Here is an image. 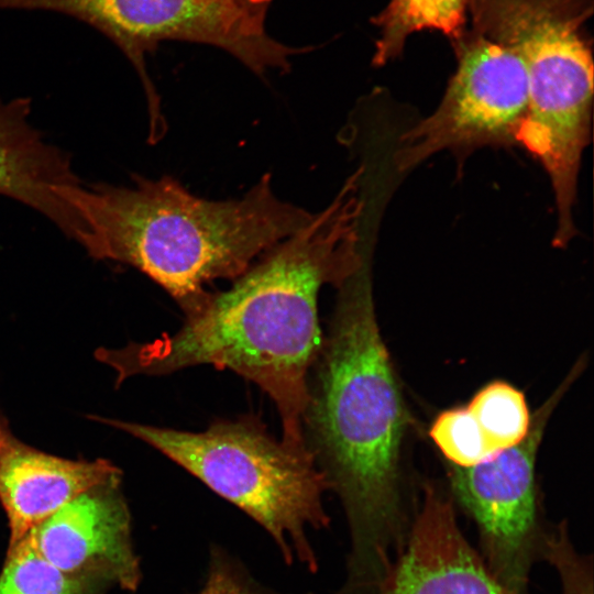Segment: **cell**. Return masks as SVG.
Wrapping results in <instances>:
<instances>
[{
  "mask_svg": "<svg viewBox=\"0 0 594 594\" xmlns=\"http://www.w3.org/2000/svg\"><path fill=\"white\" fill-rule=\"evenodd\" d=\"M361 172L300 230L258 257L233 284L210 292L179 330L96 358L117 372L120 385L133 375H166L196 365L229 369L255 383L274 402L282 440L306 448L302 416L309 374L323 336L318 295L339 287L364 263L360 241Z\"/></svg>",
  "mask_w": 594,
  "mask_h": 594,
  "instance_id": "1",
  "label": "cell"
},
{
  "mask_svg": "<svg viewBox=\"0 0 594 594\" xmlns=\"http://www.w3.org/2000/svg\"><path fill=\"white\" fill-rule=\"evenodd\" d=\"M338 289L308 381L302 436L346 518V575L336 594H375L415 515L403 497L398 463L407 413L365 261Z\"/></svg>",
  "mask_w": 594,
  "mask_h": 594,
  "instance_id": "2",
  "label": "cell"
},
{
  "mask_svg": "<svg viewBox=\"0 0 594 594\" xmlns=\"http://www.w3.org/2000/svg\"><path fill=\"white\" fill-rule=\"evenodd\" d=\"M75 212L76 241L96 260L129 264L164 288L185 316L217 279H235L314 213L275 195L265 174L243 197L208 200L169 176L129 187L80 183L56 189Z\"/></svg>",
  "mask_w": 594,
  "mask_h": 594,
  "instance_id": "3",
  "label": "cell"
},
{
  "mask_svg": "<svg viewBox=\"0 0 594 594\" xmlns=\"http://www.w3.org/2000/svg\"><path fill=\"white\" fill-rule=\"evenodd\" d=\"M152 446L253 518L285 563L318 570L310 532L330 526L323 495L330 484L307 448L271 436L251 416L184 431L99 418Z\"/></svg>",
  "mask_w": 594,
  "mask_h": 594,
  "instance_id": "4",
  "label": "cell"
},
{
  "mask_svg": "<svg viewBox=\"0 0 594 594\" xmlns=\"http://www.w3.org/2000/svg\"><path fill=\"white\" fill-rule=\"evenodd\" d=\"M56 12L72 15L107 35L136 68L144 86L150 120L162 118L160 97L146 73L145 54L163 41H188L220 47L256 74L288 70L289 57L302 50L267 35L265 13L242 0H52Z\"/></svg>",
  "mask_w": 594,
  "mask_h": 594,
  "instance_id": "5",
  "label": "cell"
},
{
  "mask_svg": "<svg viewBox=\"0 0 594 594\" xmlns=\"http://www.w3.org/2000/svg\"><path fill=\"white\" fill-rule=\"evenodd\" d=\"M574 369L535 414L518 444L480 464L450 468L453 496L477 529L480 554L493 575L517 594H527L550 527L542 524L538 506L537 451L552 409L579 374V366Z\"/></svg>",
  "mask_w": 594,
  "mask_h": 594,
  "instance_id": "6",
  "label": "cell"
},
{
  "mask_svg": "<svg viewBox=\"0 0 594 594\" xmlns=\"http://www.w3.org/2000/svg\"><path fill=\"white\" fill-rule=\"evenodd\" d=\"M458 67L437 109L399 138L394 155L406 172L442 150L466 154L512 145L525 118L528 79L520 59L472 32L452 42Z\"/></svg>",
  "mask_w": 594,
  "mask_h": 594,
  "instance_id": "7",
  "label": "cell"
},
{
  "mask_svg": "<svg viewBox=\"0 0 594 594\" xmlns=\"http://www.w3.org/2000/svg\"><path fill=\"white\" fill-rule=\"evenodd\" d=\"M120 474L82 492L25 537L59 570L133 592L141 572Z\"/></svg>",
  "mask_w": 594,
  "mask_h": 594,
  "instance_id": "8",
  "label": "cell"
},
{
  "mask_svg": "<svg viewBox=\"0 0 594 594\" xmlns=\"http://www.w3.org/2000/svg\"><path fill=\"white\" fill-rule=\"evenodd\" d=\"M375 594H517L490 571L460 528L452 501L424 487L407 536Z\"/></svg>",
  "mask_w": 594,
  "mask_h": 594,
  "instance_id": "9",
  "label": "cell"
},
{
  "mask_svg": "<svg viewBox=\"0 0 594 594\" xmlns=\"http://www.w3.org/2000/svg\"><path fill=\"white\" fill-rule=\"evenodd\" d=\"M120 473L107 460L63 459L11 436L0 452V502L10 546L82 492Z\"/></svg>",
  "mask_w": 594,
  "mask_h": 594,
  "instance_id": "10",
  "label": "cell"
},
{
  "mask_svg": "<svg viewBox=\"0 0 594 594\" xmlns=\"http://www.w3.org/2000/svg\"><path fill=\"white\" fill-rule=\"evenodd\" d=\"M470 0H391L374 23L381 35L373 63L386 64L397 57L406 38L422 30L440 31L452 42L464 33Z\"/></svg>",
  "mask_w": 594,
  "mask_h": 594,
  "instance_id": "11",
  "label": "cell"
},
{
  "mask_svg": "<svg viewBox=\"0 0 594 594\" xmlns=\"http://www.w3.org/2000/svg\"><path fill=\"white\" fill-rule=\"evenodd\" d=\"M103 586L59 570L28 537L9 547L0 574V594H101Z\"/></svg>",
  "mask_w": 594,
  "mask_h": 594,
  "instance_id": "12",
  "label": "cell"
},
{
  "mask_svg": "<svg viewBox=\"0 0 594 594\" xmlns=\"http://www.w3.org/2000/svg\"><path fill=\"white\" fill-rule=\"evenodd\" d=\"M468 409L496 452L518 444L530 429L531 418L524 394L505 382L484 386L471 399Z\"/></svg>",
  "mask_w": 594,
  "mask_h": 594,
  "instance_id": "13",
  "label": "cell"
},
{
  "mask_svg": "<svg viewBox=\"0 0 594 594\" xmlns=\"http://www.w3.org/2000/svg\"><path fill=\"white\" fill-rule=\"evenodd\" d=\"M430 437L452 465L460 468L480 464L498 453L468 407L442 411L431 426Z\"/></svg>",
  "mask_w": 594,
  "mask_h": 594,
  "instance_id": "14",
  "label": "cell"
},
{
  "mask_svg": "<svg viewBox=\"0 0 594 594\" xmlns=\"http://www.w3.org/2000/svg\"><path fill=\"white\" fill-rule=\"evenodd\" d=\"M542 559L558 571L562 594H593L592 559L574 549L566 522L549 527Z\"/></svg>",
  "mask_w": 594,
  "mask_h": 594,
  "instance_id": "15",
  "label": "cell"
},
{
  "mask_svg": "<svg viewBox=\"0 0 594 594\" xmlns=\"http://www.w3.org/2000/svg\"><path fill=\"white\" fill-rule=\"evenodd\" d=\"M197 594H284L261 584L241 560L218 544L209 552L205 582ZM316 594V593H306Z\"/></svg>",
  "mask_w": 594,
  "mask_h": 594,
  "instance_id": "16",
  "label": "cell"
},
{
  "mask_svg": "<svg viewBox=\"0 0 594 594\" xmlns=\"http://www.w3.org/2000/svg\"><path fill=\"white\" fill-rule=\"evenodd\" d=\"M248 6L253 8L256 11H260L262 13H266L267 7L272 0H242Z\"/></svg>",
  "mask_w": 594,
  "mask_h": 594,
  "instance_id": "17",
  "label": "cell"
},
{
  "mask_svg": "<svg viewBox=\"0 0 594 594\" xmlns=\"http://www.w3.org/2000/svg\"><path fill=\"white\" fill-rule=\"evenodd\" d=\"M11 436L6 421L0 417V452Z\"/></svg>",
  "mask_w": 594,
  "mask_h": 594,
  "instance_id": "18",
  "label": "cell"
}]
</instances>
